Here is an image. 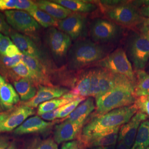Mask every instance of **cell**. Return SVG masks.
<instances>
[{"instance_id": "8", "label": "cell", "mask_w": 149, "mask_h": 149, "mask_svg": "<svg viewBox=\"0 0 149 149\" xmlns=\"http://www.w3.org/2000/svg\"><path fill=\"white\" fill-rule=\"evenodd\" d=\"M58 27L71 39H84L87 34V19L82 14L73 12L66 18L59 21Z\"/></svg>"}, {"instance_id": "7", "label": "cell", "mask_w": 149, "mask_h": 149, "mask_svg": "<svg viewBox=\"0 0 149 149\" xmlns=\"http://www.w3.org/2000/svg\"><path fill=\"white\" fill-rule=\"evenodd\" d=\"M123 32V28L114 22L97 18L90 25L92 39L99 43H107L116 40Z\"/></svg>"}, {"instance_id": "31", "label": "cell", "mask_w": 149, "mask_h": 149, "mask_svg": "<svg viewBox=\"0 0 149 149\" xmlns=\"http://www.w3.org/2000/svg\"><path fill=\"white\" fill-rule=\"evenodd\" d=\"M100 68L91 70V88L90 97L97 98L100 95L99 89Z\"/></svg>"}, {"instance_id": "32", "label": "cell", "mask_w": 149, "mask_h": 149, "mask_svg": "<svg viewBox=\"0 0 149 149\" xmlns=\"http://www.w3.org/2000/svg\"><path fill=\"white\" fill-rule=\"evenodd\" d=\"M12 70L14 72L19 76L23 77V79H27L32 81L34 84L36 82V79L34 75L31 70L28 68L27 65L23 63L13 68Z\"/></svg>"}, {"instance_id": "44", "label": "cell", "mask_w": 149, "mask_h": 149, "mask_svg": "<svg viewBox=\"0 0 149 149\" xmlns=\"http://www.w3.org/2000/svg\"><path fill=\"white\" fill-rule=\"evenodd\" d=\"M139 12L140 15L144 18H149V5L142 6Z\"/></svg>"}, {"instance_id": "17", "label": "cell", "mask_w": 149, "mask_h": 149, "mask_svg": "<svg viewBox=\"0 0 149 149\" xmlns=\"http://www.w3.org/2000/svg\"><path fill=\"white\" fill-rule=\"evenodd\" d=\"M10 37L13 43H14L23 54L39 60L42 58V54L40 50L29 38L15 32H12Z\"/></svg>"}, {"instance_id": "42", "label": "cell", "mask_w": 149, "mask_h": 149, "mask_svg": "<svg viewBox=\"0 0 149 149\" xmlns=\"http://www.w3.org/2000/svg\"><path fill=\"white\" fill-rule=\"evenodd\" d=\"M10 138L5 135H0V149H6L10 145Z\"/></svg>"}, {"instance_id": "13", "label": "cell", "mask_w": 149, "mask_h": 149, "mask_svg": "<svg viewBox=\"0 0 149 149\" xmlns=\"http://www.w3.org/2000/svg\"><path fill=\"white\" fill-rule=\"evenodd\" d=\"M69 92L70 91L65 88L39 85L36 95L32 100L25 103L24 105L32 108H36L44 102L61 97Z\"/></svg>"}, {"instance_id": "24", "label": "cell", "mask_w": 149, "mask_h": 149, "mask_svg": "<svg viewBox=\"0 0 149 149\" xmlns=\"http://www.w3.org/2000/svg\"><path fill=\"white\" fill-rule=\"evenodd\" d=\"M91 70L82 72L77 80L73 90L70 92L77 97H90Z\"/></svg>"}, {"instance_id": "36", "label": "cell", "mask_w": 149, "mask_h": 149, "mask_svg": "<svg viewBox=\"0 0 149 149\" xmlns=\"http://www.w3.org/2000/svg\"><path fill=\"white\" fill-rule=\"evenodd\" d=\"M13 44L10 38L0 33V56H5L7 49Z\"/></svg>"}, {"instance_id": "37", "label": "cell", "mask_w": 149, "mask_h": 149, "mask_svg": "<svg viewBox=\"0 0 149 149\" xmlns=\"http://www.w3.org/2000/svg\"><path fill=\"white\" fill-rule=\"evenodd\" d=\"M0 33L5 35H10L12 33L10 26L5 20V16L0 12Z\"/></svg>"}, {"instance_id": "18", "label": "cell", "mask_w": 149, "mask_h": 149, "mask_svg": "<svg viewBox=\"0 0 149 149\" xmlns=\"http://www.w3.org/2000/svg\"><path fill=\"white\" fill-rule=\"evenodd\" d=\"M21 58L22 63L27 65L34 75L36 83L42 84L47 86L51 87V86H52V83L49 79L46 69L39 60L23 54L21 55Z\"/></svg>"}, {"instance_id": "40", "label": "cell", "mask_w": 149, "mask_h": 149, "mask_svg": "<svg viewBox=\"0 0 149 149\" xmlns=\"http://www.w3.org/2000/svg\"><path fill=\"white\" fill-rule=\"evenodd\" d=\"M22 53L15 44L10 45L6 51L5 56L13 58L16 56L21 55Z\"/></svg>"}, {"instance_id": "21", "label": "cell", "mask_w": 149, "mask_h": 149, "mask_svg": "<svg viewBox=\"0 0 149 149\" xmlns=\"http://www.w3.org/2000/svg\"><path fill=\"white\" fill-rule=\"evenodd\" d=\"M19 101V96L10 84L6 83L0 88V106L3 110H10Z\"/></svg>"}, {"instance_id": "46", "label": "cell", "mask_w": 149, "mask_h": 149, "mask_svg": "<svg viewBox=\"0 0 149 149\" xmlns=\"http://www.w3.org/2000/svg\"><path fill=\"white\" fill-rule=\"evenodd\" d=\"M0 73L2 74L3 75H4V74L5 75L7 74L6 67L3 65V63L1 62V60H0Z\"/></svg>"}, {"instance_id": "54", "label": "cell", "mask_w": 149, "mask_h": 149, "mask_svg": "<svg viewBox=\"0 0 149 149\" xmlns=\"http://www.w3.org/2000/svg\"><path fill=\"white\" fill-rule=\"evenodd\" d=\"M0 109H1V106H0Z\"/></svg>"}, {"instance_id": "30", "label": "cell", "mask_w": 149, "mask_h": 149, "mask_svg": "<svg viewBox=\"0 0 149 149\" xmlns=\"http://www.w3.org/2000/svg\"><path fill=\"white\" fill-rule=\"evenodd\" d=\"M85 100V97H80L69 103L60 107L59 114L57 118H64L68 117L70 114L74 111L78 107L80 103H81Z\"/></svg>"}, {"instance_id": "26", "label": "cell", "mask_w": 149, "mask_h": 149, "mask_svg": "<svg viewBox=\"0 0 149 149\" xmlns=\"http://www.w3.org/2000/svg\"><path fill=\"white\" fill-rule=\"evenodd\" d=\"M149 146V120L141 123L130 149H146Z\"/></svg>"}, {"instance_id": "49", "label": "cell", "mask_w": 149, "mask_h": 149, "mask_svg": "<svg viewBox=\"0 0 149 149\" xmlns=\"http://www.w3.org/2000/svg\"><path fill=\"white\" fill-rule=\"evenodd\" d=\"M6 149H18L15 142H12Z\"/></svg>"}, {"instance_id": "2", "label": "cell", "mask_w": 149, "mask_h": 149, "mask_svg": "<svg viewBox=\"0 0 149 149\" xmlns=\"http://www.w3.org/2000/svg\"><path fill=\"white\" fill-rule=\"evenodd\" d=\"M105 54V49L101 45L88 39H79L70 48L68 65L71 69H81L98 63L104 58Z\"/></svg>"}, {"instance_id": "53", "label": "cell", "mask_w": 149, "mask_h": 149, "mask_svg": "<svg viewBox=\"0 0 149 149\" xmlns=\"http://www.w3.org/2000/svg\"><path fill=\"white\" fill-rule=\"evenodd\" d=\"M76 149H79V148H77Z\"/></svg>"}, {"instance_id": "4", "label": "cell", "mask_w": 149, "mask_h": 149, "mask_svg": "<svg viewBox=\"0 0 149 149\" xmlns=\"http://www.w3.org/2000/svg\"><path fill=\"white\" fill-rule=\"evenodd\" d=\"M127 48L135 70H144L149 60V39L141 33H134L128 38Z\"/></svg>"}, {"instance_id": "16", "label": "cell", "mask_w": 149, "mask_h": 149, "mask_svg": "<svg viewBox=\"0 0 149 149\" xmlns=\"http://www.w3.org/2000/svg\"><path fill=\"white\" fill-rule=\"evenodd\" d=\"M53 125V123L47 122L38 116H34L26 120L14 131L17 135L27 134L43 133Z\"/></svg>"}, {"instance_id": "20", "label": "cell", "mask_w": 149, "mask_h": 149, "mask_svg": "<svg viewBox=\"0 0 149 149\" xmlns=\"http://www.w3.org/2000/svg\"><path fill=\"white\" fill-rule=\"evenodd\" d=\"M96 108L93 99L92 97L87 98L66 118V120L72 122L84 124L86 118Z\"/></svg>"}, {"instance_id": "39", "label": "cell", "mask_w": 149, "mask_h": 149, "mask_svg": "<svg viewBox=\"0 0 149 149\" xmlns=\"http://www.w3.org/2000/svg\"><path fill=\"white\" fill-rule=\"evenodd\" d=\"M140 33L149 39V18H144L138 25Z\"/></svg>"}, {"instance_id": "9", "label": "cell", "mask_w": 149, "mask_h": 149, "mask_svg": "<svg viewBox=\"0 0 149 149\" xmlns=\"http://www.w3.org/2000/svg\"><path fill=\"white\" fill-rule=\"evenodd\" d=\"M46 39L54 56L57 59L66 56L72 43V39L68 34L54 27L48 29Z\"/></svg>"}, {"instance_id": "52", "label": "cell", "mask_w": 149, "mask_h": 149, "mask_svg": "<svg viewBox=\"0 0 149 149\" xmlns=\"http://www.w3.org/2000/svg\"><path fill=\"white\" fill-rule=\"evenodd\" d=\"M149 149V147H148V148H147V149Z\"/></svg>"}, {"instance_id": "50", "label": "cell", "mask_w": 149, "mask_h": 149, "mask_svg": "<svg viewBox=\"0 0 149 149\" xmlns=\"http://www.w3.org/2000/svg\"><path fill=\"white\" fill-rule=\"evenodd\" d=\"M6 80L3 76H2L0 74V88H1V87L3 85L5 84H6Z\"/></svg>"}, {"instance_id": "38", "label": "cell", "mask_w": 149, "mask_h": 149, "mask_svg": "<svg viewBox=\"0 0 149 149\" xmlns=\"http://www.w3.org/2000/svg\"><path fill=\"white\" fill-rule=\"evenodd\" d=\"M17 0H0V10L9 11L16 9Z\"/></svg>"}, {"instance_id": "23", "label": "cell", "mask_w": 149, "mask_h": 149, "mask_svg": "<svg viewBox=\"0 0 149 149\" xmlns=\"http://www.w3.org/2000/svg\"><path fill=\"white\" fill-rule=\"evenodd\" d=\"M13 85L16 92L23 101H30L37 94V88L31 80L23 78L15 81Z\"/></svg>"}, {"instance_id": "22", "label": "cell", "mask_w": 149, "mask_h": 149, "mask_svg": "<svg viewBox=\"0 0 149 149\" xmlns=\"http://www.w3.org/2000/svg\"><path fill=\"white\" fill-rule=\"evenodd\" d=\"M75 13H88L96 10L97 6L89 1L82 0H54L52 1Z\"/></svg>"}, {"instance_id": "51", "label": "cell", "mask_w": 149, "mask_h": 149, "mask_svg": "<svg viewBox=\"0 0 149 149\" xmlns=\"http://www.w3.org/2000/svg\"><path fill=\"white\" fill-rule=\"evenodd\" d=\"M148 71H149V66H148Z\"/></svg>"}, {"instance_id": "6", "label": "cell", "mask_w": 149, "mask_h": 149, "mask_svg": "<svg viewBox=\"0 0 149 149\" xmlns=\"http://www.w3.org/2000/svg\"><path fill=\"white\" fill-rule=\"evenodd\" d=\"M104 12L107 17L113 22L126 27L139 25L144 17L133 5L129 3H119L106 7Z\"/></svg>"}, {"instance_id": "3", "label": "cell", "mask_w": 149, "mask_h": 149, "mask_svg": "<svg viewBox=\"0 0 149 149\" xmlns=\"http://www.w3.org/2000/svg\"><path fill=\"white\" fill-rule=\"evenodd\" d=\"M135 84L118 85L96 99V114L102 116L114 109L133 105L136 100Z\"/></svg>"}, {"instance_id": "33", "label": "cell", "mask_w": 149, "mask_h": 149, "mask_svg": "<svg viewBox=\"0 0 149 149\" xmlns=\"http://www.w3.org/2000/svg\"><path fill=\"white\" fill-rule=\"evenodd\" d=\"M38 8L36 3L30 0H17L16 9L20 11H26L27 12Z\"/></svg>"}, {"instance_id": "12", "label": "cell", "mask_w": 149, "mask_h": 149, "mask_svg": "<svg viewBox=\"0 0 149 149\" xmlns=\"http://www.w3.org/2000/svg\"><path fill=\"white\" fill-rule=\"evenodd\" d=\"M34 113V110L29 107L25 105L18 107L0 122V133L11 132L18 128Z\"/></svg>"}, {"instance_id": "47", "label": "cell", "mask_w": 149, "mask_h": 149, "mask_svg": "<svg viewBox=\"0 0 149 149\" xmlns=\"http://www.w3.org/2000/svg\"><path fill=\"white\" fill-rule=\"evenodd\" d=\"M89 149H116L114 146H104V147H93L89 148Z\"/></svg>"}, {"instance_id": "29", "label": "cell", "mask_w": 149, "mask_h": 149, "mask_svg": "<svg viewBox=\"0 0 149 149\" xmlns=\"http://www.w3.org/2000/svg\"><path fill=\"white\" fill-rule=\"evenodd\" d=\"M24 149H58V146L52 139L36 138L28 144Z\"/></svg>"}, {"instance_id": "14", "label": "cell", "mask_w": 149, "mask_h": 149, "mask_svg": "<svg viewBox=\"0 0 149 149\" xmlns=\"http://www.w3.org/2000/svg\"><path fill=\"white\" fill-rule=\"evenodd\" d=\"M84 124L65 120L56 125L54 132V139L56 144L72 140L77 136Z\"/></svg>"}, {"instance_id": "41", "label": "cell", "mask_w": 149, "mask_h": 149, "mask_svg": "<svg viewBox=\"0 0 149 149\" xmlns=\"http://www.w3.org/2000/svg\"><path fill=\"white\" fill-rule=\"evenodd\" d=\"M60 109V108L55 109L52 111L45 113L40 116L41 117V118L46 120H49V121L53 120L58 117Z\"/></svg>"}, {"instance_id": "45", "label": "cell", "mask_w": 149, "mask_h": 149, "mask_svg": "<svg viewBox=\"0 0 149 149\" xmlns=\"http://www.w3.org/2000/svg\"><path fill=\"white\" fill-rule=\"evenodd\" d=\"M131 148H129L126 145L123 143L122 142H119L116 146V149H130Z\"/></svg>"}, {"instance_id": "11", "label": "cell", "mask_w": 149, "mask_h": 149, "mask_svg": "<svg viewBox=\"0 0 149 149\" xmlns=\"http://www.w3.org/2000/svg\"><path fill=\"white\" fill-rule=\"evenodd\" d=\"M148 117L142 112H137L128 123L120 128L118 141L122 142L131 148L135 141L140 124L146 120Z\"/></svg>"}, {"instance_id": "15", "label": "cell", "mask_w": 149, "mask_h": 149, "mask_svg": "<svg viewBox=\"0 0 149 149\" xmlns=\"http://www.w3.org/2000/svg\"><path fill=\"white\" fill-rule=\"evenodd\" d=\"M119 130L120 128H114L96 134L83 142L89 148L114 146L118 140Z\"/></svg>"}, {"instance_id": "55", "label": "cell", "mask_w": 149, "mask_h": 149, "mask_svg": "<svg viewBox=\"0 0 149 149\" xmlns=\"http://www.w3.org/2000/svg\"><path fill=\"white\" fill-rule=\"evenodd\" d=\"M148 97H149V96H148Z\"/></svg>"}, {"instance_id": "19", "label": "cell", "mask_w": 149, "mask_h": 149, "mask_svg": "<svg viewBox=\"0 0 149 149\" xmlns=\"http://www.w3.org/2000/svg\"><path fill=\"white\" fill-rule=\"evenodd\" d=\"M35 2L39 9L45 12L57 20L64 19L73 13V12L53 1L40 0Z\"/></svg>"}, {"instance_id": "10", "label": "cell", "mask_w": 149, "mask_h": 149, "mask_svg": "<svg viewBox=\"0 0 149 149\" xmlns=\"http://www.w3.org/2000/svg\"><path fill=\"white\" fill-rule=\"evenodd\" d=\"M8 24L19 32L31 33L40 29V26L28 12L20 10H9L5 12Z\"/></svg>"}, {"instance_id": "34", "label": "cell", "mask_w": 149, "mask_h": 149, "mask_svg": "<svg viewBox=\"0 0 149 149\" xmlns=\"http://www.w3.org/2000/svg\"><path fill=\"white\" fill-rule=\"evenodd\" d=\"M139 112H142L149 117V98L148 96L138 97L134 103Z\"/></svg>"}, {"instance_id": "35", "label": "cell", "mask_w": 149, "mask_h": 149, "mask_svg": "<svg viewBox=\"0 0 149 149\" xmlns=\"http://www.w3.org/2000/svg\"><path fill=\"white\" fill-rule=\"evenodd\" d=\"M0 60L5 66L11 69L22 63L21 55L16 56L13 58L0 56Z\"/></svg>"}, {"instance_id": "27", "label": "cell", "mask_w": 149, "mask_h": 149, "mask_svg": "<svg viewBox=\"0 0 149 149\" xmlns=\"http://www.w3.org/2000/svg\"><path fill=\"white\" fill-rule=\"evenodd\" d=\"M72 101V100L67 98L64 95L61 97L55 98L53 100L44 102L38 106V114L39 116H41L42 114L45 113L50 112L59 108Z\"/></svg>"}, {"instance_id": "28", "label": "cell", "mask_w": 149, "mask_h": 149, "mask_svg": "<svg viewBox=\"0 0 149 149\" xmlns=\"http://www.w3.org/2000/svg\"><path fill=\"white\" fill-rule=\"evenodd\" d=\"M28 13L39 24L44 28L58 27L59 21L56 19L39 8L31 11Z\"/></svg>"}, {"instance_id": "1", "label": "cell", "mask_w": 149, "mask_h": 149, "mask_svg": "<svg viewBox=\"0 0 149 149\" xmlns=\"http://www.w3.org/2000/svg\"><path fill=\"white\" fill-rule=\"evenodd\" d=\"M138 112V108L134 104L97 116L83 128L81 134L82 141L96 134L120 128L123 125L128 123Z\"/></svg>"}, {"instance_id": "5", "label": "cell", "mask_w": 149, "mask_h": 149, "mask_svg": "<svg viewBox=\"0 0 149 149\" xmlns=\"http://www.w3.org/2000/svg\"><path fill=\"white\" fill-rule=\"evenodd\" d=\"M97 65L114 74L124 75L135 84V74L132 64L122 48H118L104 57L97 63Z\"/></svg>"}, {"instance_id": "25", "label": "cell", "mask_w": 149, "mask_h": 149, "mask_svg": "<svg viewBox=\"0 0 149 149\" xmlns=\"http://www.w3.org/2000/svg\"><path fill=\"white\" fill-rule=\"evenodd\" d=\"M135 95L137 97L149 96V73L144 70L136 71Z\"/></svg>"}, {"instance_id": "43", "label": "cell", "mask_w": 149, "mask_h": 149, "mask_svg": "<svg viewBox=\"0 0 149 149\" xmlns=\"http://www.w3.org/2000/svg\"><path fill=\"white\" fill-rule=\"evenodd\" d=\"M78 148V143L76 141H72L63 144L61 149H76Z\"/></svg>"}, {"instance_id": "48", "label": "cell", "mask_w": 149, "mask_h": 149, "mask_svg": "<svg viewBox=\"0 0 149 149\" xmlns=\"http://www.w3.org/2000/svg\"><path fill=\"white\" fill-rule=\"evenodd\" d=\"M9 113H0V122L3 121L5 119L8 117Z\"/></svg>"}]
</instances>
